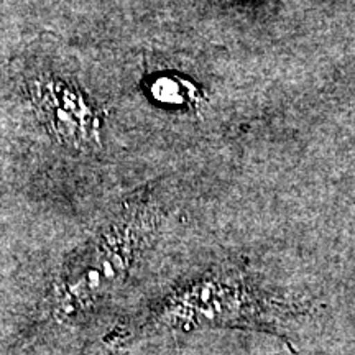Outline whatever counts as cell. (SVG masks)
I'll use <instances>...</instances> for the list:
<instances>
[{"mask_svg":"<svg viewBox=\"0 0 355 355\" xmlns=\"http://www.w3.org/2000/svg\"><path fill=\"white\" fill-rule=\"evenodd\" d=\"M290 309L260 298L241 285L206 279L176 291L139 327L140 334L194 331L201 327H242L278 332Z\"/></svg>","mask_w":355,"mask_h":355,"instance_id":"1","label":"cell"},{"mask_svg":"<svg viewBox=\"0 0 355 355\" xmlns=\"http://www.w3.org/2000/svg\"><path fill=\"white\" fill-rule=\"evenodd\" d=\"M145 230L141 217H123L71 261L53 293V318L58 322L74 321L121 285Z\"/></svg>","mask_w":355,"mask_h":355,"instance_id":"2","label":"cell"},{"mask_svg":"<svg viewBox=\"0 0 355 355\" xmlns=\"http://www.w3.org/2000/svg\"><path fill=\"white\" fill-rule=\"evenodd\" d=\"M30 89L38 115L64 144L81 146L97 139L94 112L76 91L51 79H37Z\"/></svg>","mask_w":355,"mask_h":355,"instance_id":"3","label":"cell"}]
</instances>
